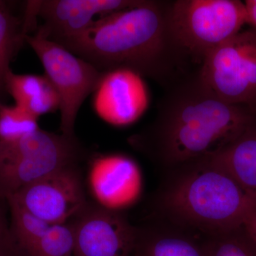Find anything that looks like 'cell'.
<instances>
[{"instance_id":"ffe728a7","label":"cell","mask_w":256,"mask_h":256,"mask_svg":"<svg viewBox=\"0 0 256 256\" xmlns=\"http://www.w3.org/2000/svg\"><path fill=\"white\" fill-rule=\"evenodd\" d=\"M47 80L45 75H20L11 72L6 77L5 90L12 96L15 105L23 108L41 92Z\"/></svg>"},{"instance_id":"3957f363","label":"cell","mask_w":256,"mask_h":256,"mask_svg":"<svg viewBox=\"0 0 256 256\" xmlns=\"http://www.w3.org/2000/svg\"><path fill=\"white\" fill-rule=\"evenodd\" d=\"M156 200L160 220L204 238L242 226L256 210L246 190L212 156L166 170Z\"/></svg>"},{"instance_id":"277c9868","label":"cell","mask_w":256,"mask_h":256,"mask_svg":"<svg viewBox=\"0 0 256 256\" xmlns=\"http://www.w3.org/2000/svg\"><path fill=\"white\" fill-rule=\"evenodd\" d=\"M86 152L78 138L38 129L10 141H0V201L44 176L79 164Z\"/></svg>"},{"instance_id":"7402d4cb","label":"cell","mask_w":256,"mask_h":256,"mask_svg":"<svg viewBox=\"0 0 256 256\" xmlns=\"http://www.w3.org/2000/svg\"><path fill=\"white\" fill-rule=\"evenodd\" d=\"M0 256H22L15 242L10 223L0 208Z\"/></svg>"},{"instance_id":"9a60e30c","label":"cell","mask_w":256,"mask_h":256,"mask_svg":"<svg viewBox=\"0 0 256 256\" xmlns=\"http://www.w3.org/2000/svg\"><path fill=\"white\" fill-rule=\"evenodd\" d=\"M6 202L10 210V230L20 254L24 256L50 228V224L32 214L13 198H8Z\"/></svg>"},{"instance_id":"ac0fdd59","label":"cell","mask_w":256,"mask_h":256,"mask_svg":"<svg viewBox=\"0 0 256 256\" xmlns=\"http://www.w3.org/2000/svg\"><path fill=\"white\" fill-rule=\"evenodd\" d=\"M208 256H256V246L242 228L238 227L206 238Z\"/></svg>"},{"instance_id":"ba28073f","label":"cell","mask_w":256,"mask_h":256,"mask_svg":"<svg viewBox=\"0 0 256 256\" xmlns=\"http://www.w3.org/2000/svg\"><path fill=\"white\" fill-rule=\"evenodd\" d=\"M10 198L50 225L70 222L88 202L79 164L56 170Z\"/></svg>"},{"instance_id":"603a6c76","label":"cell","mask_w":256,"mask_h":256,"mask_svg":"<svg viewBox=\"0 0 256 256\" xmlns=\"http://www.w3.org/2000/svg\"><path fill=\"white\" fill-rule=\"evenodd\" d=\"M242 226L256 246V210L248 217Z\"/></svg>"},{"instance_id":"d6986e66","label":"cell","mask_w":256,"mask_h":256,"mask_svg":"<svg viewBox=\"0 0 256 256\" xmlns=\"http://www.w3.org/2000/svg\"><path fill=\"white\" fill-rule=\"evenodd\" d=\"M38 129V118L26 109L0 104V141L14 140Z\"/></svg>"},{"instance_id":"5bb4252c","label":"cell","mask_w":256,"mask_h":256,"mask_svg":"<svg viewBox=\"0 0 256 256\" xmlns=\"http://www.w3.org/2000/svg\"><path fill=\"white\" fill-rule=\"evenodd\" d=\"M212 158L246 190L256 194V120Z\"/></svg>"},{"instance_id":"44dd1931","label":"cell","mask_w":256,"mask_h":256,"mask_svg":"<svg viewBox=\"0 0 256 256\" xmlns=\"http://www.w3.org/2000/svg\"><path fill=\"white\" fill-rule=\"evenodd\" d=\"M60 96L48 79L41 92L32 98L23 108L38 118L42 114L60 109Z\"/></svg>"},{"instance_id":"52a82bcc","label":"cell","mask_w":256,"mask_h":256,"mask_svg":"<svg viewBox=\"0 0 256 256\" xmlns=\"http://www.w3.org/2000/svg\"><path fill=\"white\" fill-rule=\"evenodd\" d=\"M25 41L41 60L45 76L60 96L62 134L74 137L78 111L88 96L94 94L104 73L40 32L26 35Z\"/></svg>"},{"instance_id":"9c48e42d","label":"cell","mask_w":256,"mask_h":256,"mask_svg":"<svg viewBox=\"0 0 256 256\" xmlns=\"http://www.w3.org/2000/svg\"><path fill=\"white\" fill-rule=\"evenodd\" d=\"M75 236L74 256H130L138 226L120 212L88 202L70 220Z\"/></svg>"},{"instance_id":"8fae6325","label":"cell","mask_w":256,"mask_h":256,"mask_svg":"<svg viewBox=\"0 0 256 256\" xmlns=\"http://www.w3.org/2000/svg\"><path fill=\"white\" fill-rule=\"evenodd\" d=\"M87 184L94 203L120 212L138 200L142 176L138 164L129 156L107 154L92 160Z\"/></svg>"},{"instance_id":"6da1fadb","label":"cell","mask_w":256,"mask_h":256,"mask_svg":"<svg viewBox=\"0 0 256 256\" xmlns=\"http://www.w3.org/2000/svg\"><path fill=\"white\" fill-rule=\"evenodd\" d=\"M256 120L248 108L216 95L198 72L166 87L156 118L129 142L166 171L215 156Z\"/></svg>"},{"instance_id":"30bf717a","label":"cell","mask_w":256,"mask_h":256,"mask_svg":"<svg viewBox=\"0 0 256 256\" xmlns=\"http://www.w3.org/2000/svg\"><path fill=\"white\" fill-rule=\"evenodd\" d=\"M141 0H45L36 1L37 16L44 24L37 32L50 41L60 44L86 31L102 16L129 9Z\"/></svg>"},{"instance_id":"8992f818","label":"cell","mask_w":256,"mask_h":256,"mask_svg":"<svg viewBox=\"0 0 256 256\" xmlns=\"http://www.w3.org/2000/svg\"><path fill=\"white\" fill-rule=\"evenodd\" d=\"M202 80L222 100L256 114V30L240 31L210 52L200 69Z\"/></svg>"},{"instance_id":"2e32d148","label":"cell","mask_w":256,"mask_h":256,"mask_svg":"<svg viewBox=\"0 0 256 256\" xmlns=\"http://www.w3.org/2000/svg\"><path fill=\"white\" fill-rule=\"evenodd\" d=\"M26 35L24 24L0 2V90L5 89L10 63Z\"/></svg>"},{"instance_id":"cb8c5ba5","label":"cell","mask_w":256,"mask_h":256,"mask_svg":"<svg viewBox=\"0 0 256 256\" xmlns=\"http://www.w3.org/2000/svg\"><path fill=\"white\" fill-rule=\"evenodd\" d=\"M246 10L247 23L252 25L256 30V0H247L245 2Z\"/></svg>"},{"instance_id":"5b68a950","label":"cell","mask_w":256,"mask_h":256,"mask_svg":"<svg viewBox=\"0 0 256 256\" xmlns=\"http://www.w3.org/2000/svg\"><path fill=\"white\" fill-rule=\"evenodd\" d=\"M247 23L245 3L238 0L170 2L168 24L175 44L188 58L207 55L240 32Z\"/></svg>"},{"instance_id":"4fadbf2b","label":"cell","mask_w":256,"mask_h":256,"mask_svg":"<svg viewBox=\"0 0 256 256\" xmlns=\"http://www.w3.org/2000/svg\"><path fill=\"white\" fill-rule=\"evenodd\" d=\"M130 256H208L206 239L160 220L138 226Z\"/></svg>"},{"instance_id":"e0dca14e","label":"cell","mask_w":256,"mask_h":256,"mask_svg":"<svg viewBox=\"0 0 256 256\" xmlns=\"http://www.w3.org/2000/svg\"><path fill=\"white\" fill-rule=\"evenodd\" d=\"M75 236L72 222L53 224L24 256H74Z\"/></svg>"},{"instance_id":"7c38bea8","label":"cell","mask_w":256,"mask_h":256,"mask_svg":"<svg viewBox=\"0 0 256 256\" xmlns=\"http://www.w3.org/2000/svg\"><path fill=\"white\" fill-rule=\"evenodd\" d=\"M92 104L96 114L105 122L128 126L148 108L149 95L140 75L128 69H116L102 74Z\"/></svg>"},{"instance_id":"7a4b0ae2","label":"cell","mask_w":256,"mask_h":256,"mask_svg":"<svg viewBox=\"0 0 256 256\" xmlns=\"http://www.w3.org/2000/svg\"><path fill=\"white\" fill-rule=\"evenodd\" d=\"M170 2L141 0L96 20L60 44L101 73L128 69L169 86L182 78L188 58L175 44L168 24Z\"/></svg>"}]
</instances>
